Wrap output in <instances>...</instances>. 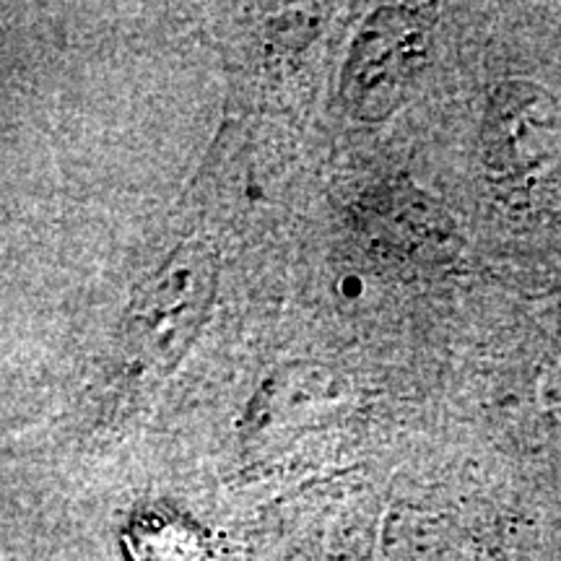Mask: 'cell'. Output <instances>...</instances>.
<instances>
[{
	"label": "cell",
	"instance_id": "obj_1",
	"mask_svg": "<svg viewBox=\"0 0 561 561\" xmlns=\"http://www.w3.org/2000/svg\"><path fill=\"white\" fill-rule=\"evenodd\" d=\"M219 286V261L206 242H185L133 297L123 351L138 375L172 371L198 339Z\"/></svg>",
	"mask_w": 561,
	"mask_h": 561
},
{
	"label": "cell",
	"instance_id": "obj_3",
	"mask_svg": "<svg viewBox=\"0 0 561 561\" xmlns=\"http://www.w3.org/2000/svg\"><path fill=\"white\" fill-rule=\"evenodd\" d=\"M483 164L504 193H530L561 157V110L528 79L496 83L483 117Z\"/></svg>",
	"mask_w": 561,
	"mask_h": 561
},
{
	"label": "cell",
	"instance_id": "obj_2",
	"mask_svg": "<svg viewBox=\"0 0 561 561\" xmlns=\"http://www.w3.org/2000/svg\"><path fill=\"white\" fill-rule=\"evenodd\" d=\"M432 5H385L364 21L343 62L341 96L364 123L403 107L424 73L434 37Z\"/></svg>",
	"mask_w": 561,
	"mask_h": 561
}]
</instances>
